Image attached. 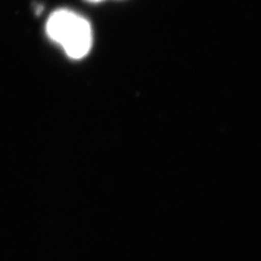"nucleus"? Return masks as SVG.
I'll return each mask as SVG.
<instances>
[{"instance_id": "f257e3e1", "label": "nucleus", "mask_w": 261, "mask_h": 261, "mask_svg": "<svg viewBox=\"0 0 261 261\" xmlns=\"http://www.w3.org/2000/svg\"><path fill=\"white\" fill-rule=\"evenodd\" d=\"M47 34L60 44L73 59H81L91 50L93 44L92 28L87 20L74 11L60 9L55 11L47 21Z\"/></svg>"}, {"instance_id": "f03ea898", "label": "nucleus", "mask_w": 261, "mask_h": 261, "mask_svg": "<svg viewBox=\"0 0 261 261\" xmlns=\"http://www.w3.org/2000/svg\"><path fill=\"white\" fill-rule=\"evenodd\" d=\"M89 2H101V0H89Z\"/></svg>"}]
</instances>
